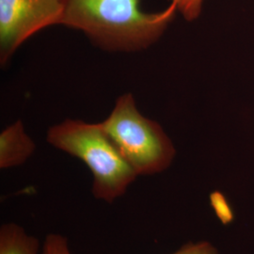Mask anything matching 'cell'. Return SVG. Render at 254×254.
I'll return each instance as SVG.
<instances>
[{
    "label": "cell",
    "instance_id": "cell-1",
    "mask_svg": "<svg viewBox=\"0 0 254 254\" xmlns=\"http://www.w3.org/2000/svg\"><path fill=\"white\" fill-rule=\"evenodd\" d=\"M177 12L173 3L145 12L140 0H67L61 25L80 30L103 50L136 52L157 42Z\"/></svg>",
    "mask_w": 254,
    "mask_h": 254
},
{
    "label": "cell",
    "instance_id": "cell-2",
    "mask_svg": "<svg viewBox=\"0 0 254 254\" xmlns=\"http://www.w3.org/2000/svg\"><path fill=\"white\" fill-rule=\"evenodd\" d=\"M47 142L80 159L92 174L95 199L112 203L124 196L136 180V172L120 153L99 124L67 119L50 127Z\"/></svg>",
    "mask_w": 254,
    "mask_h": 254
},
{
    "label": "cell",
    "instance_id": "cell-3",
    "mask_svg": "<svg viewBox=\"0 0 254 254\" xmlns=\"http://www.w3.org/2000/svg\"><path fill=\"white\" fill-rule=\"evenodd\" d=\"M99 125L137 176L162 173L173 162L176 151L171 138L158 123L138 111L131 93L121 95Z\"/></svg>",
    "mask_w": 254,
    "mask_h": 254
},
{
    "label": "cell",
    "instance_id": "cell-4",
    "mask_svg": "<svg viewBox=\"0 0 254 254\" xmlns=\"http://www.w3.org/2000/svg\"><path fill=\"white\" fill-rule=\"evenodd\" d=\"M67 0H0V63L5 65L28 38L61 25Z\"/></svg>",
    "mask_w": 254,
    "mask_h": 254
},
{
    "label": "cell",
    "instance_id": "cell-5",
    "mask_svg": "<svg viewBox=\"0 0 254 254\" xmlns=\"http://www.w3.org/2000/svg\"><path fill=\"white\" fill-rule=\"evenodd\" d=\"M35 150L34 140L26 133L19 120L0 134V168L5 170L23 165Z\"/></svg>",
    "mask_w": 254,
    "mask_h": 254
},
{
    "label": "cell",
    "instance_id": "cell-6",
    "mask_svg": "<svg viewBox=\"0 0 254 254\" xmlns=\"http://www.w3.org/2000/svg\"><path fill=\"white\" fill-rule=\"evenodd\" d=\"M40 242L14 222L0 227V254H39Z\"/></svg>",
    "mask_w": 254,
    "mask_h": 254
},
{
    "label": "cell",
    "instance_id": "cell-7",
    "mask_svg": "<svg viewBox=\"0 0 254 254\" xmlns=\"http://www.w3.org/2000/svg\"><path fill=\"white\" fill-rule=\"evenodd\" d=\"M42 254H72L68 245V239L59 234L47 235L43 246Z\"/></svg>",
    "mask_w": 254,
    "mask_h": 254
},
{
    "label": "cell",
    "instance_id": "cell-8",
    "mask_svg": "<svg viewBox=\"0 0 254 254\" xmlns=\"http://www.w3.org/2000/svg\"><path fill=\"white\" fill-rule=\"evenodd\" d=\"M170 3L176 6L177 11L187 21H194L200 16L203 0H170Z\"/></svg>",
    "mask_w": 254,
    "mask_h": 254
},
{
    "label": "cell",
    "instance_id": "cell-9",
    "mask_svg": "<svg viewBox=\"0 0 254 254\" xmlns=\"http://www.w3.org/2000/svg\"><path fill=\"white\" fill-rule=\"evenodd\" d=\"M212 207L215 210L218 218L224 224H228L230 221L233 220V211L228 204L227 200L224 196L219 192H213L210 196Z\"/></svg>",
    "mask_w": 254,
    "mask_h": 254
},
{
    "label": "cell",
    "instance_id": "cell-10",
    "mask_svg": "<svg viewBox=\"0 0 254 254\" xmlns=\"http://www.w3.org/2000/svg\"><path fill=\"white\" fill-rule=\"evenodd\" d=\"M173 254H219L218 250L207 241L189 242Z\"/></svg>",
    "mask_w": 254,
    "mask_h": 254
}]
</instances>
